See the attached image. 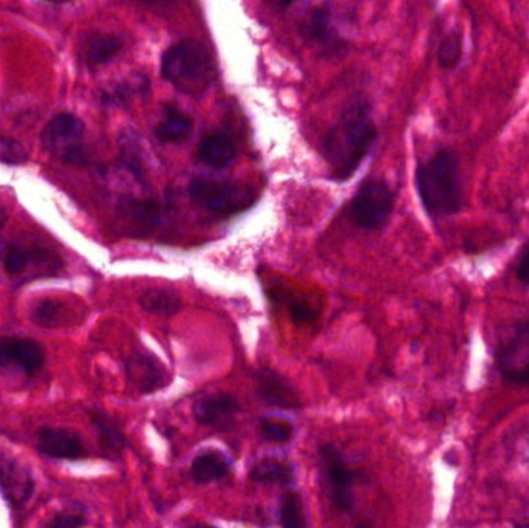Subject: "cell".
<instances>
[{
    "instance_id": "d4e9b609",
    "label": "cell",
    "mask_w": 529,
    "mask_h": 528,
    "mask_svg": "<svg viewBox=\"0 0 529 528\" xmlns=\"http://www.w3.org/2000/svg\"><path fill=\"white\" fill-rule=\"evenodd\" d=\"M279 522L282 528H310L304 498L297 491L288 490L280 496Z\"/></svg>"
},
{
    "instance_id": "d6a6232c",
    "label": "cell",
    "mask_w": 529,
    "mask_h": 528,
    "mask_svg": "<svg viewBox=\"0 0 529 528\" xmlns=\"http://www.w3.org/2000/svg\"><path fill=\"white\" fill-rule=\"evenodd\" d=\"M288 309L296 323H313L314 319L318 318V310L305 301H291Z\"/></svg>"
},
{
    "instance_id": "8fae6325",
    "label": "cell",
    "mask_w": 529,
    "mask_h": 528,
    "mask_svg": "<svg viewBox=\"0 0 529 528\" xmlns=\"http://www.w3.org/2000/svg\"><path fill=\"white\" fill-rule=\"evenodd\" d=\"M45 363L44 347L22 336L0 338V369L13 367L25 375H35Z\"/></svg>"
},
{
    "instance_id": "83f0119b",
    "label": "cell",
    "mask_w": 529,
    "mask_h": 528,
    "mask_svg": "<svg viewBox=\"0 0 529 528\" xmlns=\"http://www.w3.org/2000/svg\"><path fill=\"white\" fill-rule=\"evenodd\" d=\"M260 436L265 442L277 443V445H284L293 440L294 425L288 420L279 419V417H263L259 423Z\"/></svg>"
},
{
    "instance_id": "4fadbf2b",
    "label": "cell",
    "mask_w": 529,
    "mask_h": 528,
    "mask_svg": "<svg viewBox=\"0 0 529 528\" xmlns=\"http://www.w3.org/2000/svg\"><path fill=\"white\" fill-rule=\"evenodd\" d=\"M36 450L48 459L79 460L87 457L86 445L78 432L55 426L39 429Z\"/></svg>"
},
{
    "instance_id": "44dd1931",
    "label": "cell",
    "mask_w": 529,
    "mask_h": 528,
    "mask_svg": "<svg viewBox=\"0 0 529 528\" xmlns=\"http://www.w3.org/2000/svg\"><path fill=\"white\" fill-rule=\"evenodd\" d=\"M293 463L277 457H267L254 463L250 470V479L254 484L279 485V487H290L294 484Z\"/></svg>"
},
{
    "instance_id": "277c9868",
    "label": "cell",
    "mask_w": 529,
    "mask_h": 528,
    "mask_svg": "<svg viewBox=\"0 0 529 528\" xmlns=\"http://www.w3.org/2000/svg\"><path fill=\"white\" fill-rule=\"evenodd\" d=\"M189 196L203 210L225 217L245 213L259 200V192L251 185L206 179L192 180Z\"/></svg>"
},
{
    "instance_id": "e0dca14e",
    "label": "cell",
    "mask_w": 529,
    "mask_h": 528,
    "mask_svg": "<svg viewBox=\"0 0 529 528\" xmlns=\"http://www.w3.org/2000/svg\"><path fill=\"white\" fill-rule=\"evenodd\" d=\"M237 157L236 143L223 132H212L202 138L197 148V160L211 169H225Z\"/></svg>"
},
{
    "instance_id": "cb8c5ba5",
    "label": "cell",
    "mask_w": 529,
    "mask_h": 528,
    "mask_svg": "<svg viewBox=\"0 0 529 528\" xmlns=\"http://www.w3.org/2000/svg\"><path fill=\"white\" fill-rule=\"evenodd\" d=\"M140 304L147 313L171 318L183 307L180 295L172 288H149L140 296Z\"/></svg>"
},
{
    "instance_id": "30bf717a",
    "label": "cell",
    "mask_w": 529,
    "mask_h": 528,
    "mask_svg": "<svg viewBox=\"0 0 529 528\" xmlns=\"http://www.w3.org/2000/svg\"><path fill=\"white\" fill-rule=\"evenodd\" d=\"M240 409L242 406L234 395L216 392V394L205 395L195 400L192 405V415H194L195 422L203 428L226 432L233 429Z\"/></svg>"
},
{
    "instance_id": "7a4b0ae2",
    "label": "cell",
    "mask_w": 529,
    "mask_h": 528,
    "mask_svg": "<svg viewBox=\"0 0 529 528\" xmlns=\"http://www.w3.org/2000/svg\"><path fill=\"white\" fill-rule=\"evenodd\" d=\"M415 186L424 211L431 219L455 216L465 202L460 160L452 149H440L415 169Z\"/></svg>"
},
{
    "instance_id": "d6986e66",
    "label": "cell",
    "mask_w": 529,
    "mask_h": 528,
    "mask_svg": "<svg viewBox=\"0 0 529 528\" xmlns=\"http://www.w3.org/2000/svg\"><path fill=\"white\" fill-rule=\"evenodd\" d=\"M90 422L103 450L110 456H121L127 448V439L118 420L101 409H93L90 411Z\"/></svg>"
},
{
    "instance_id": "52a82bcc",
    "label": "cell",
    "mask_w": 529,
    "mask_h": 528,
    "mask_svg": "<svg viewBox=\"0 0 529 528\" xmlns=\"http://www.w3.org/2000/svg\"><path fill=\"white\" fill-rule=\"evenodd\" d=\"M395 210V194L383 180L362 183L350 205V216L358 227L376 231L389 222Z\"/></svg>"
},
{
    "instance_id": "836d02e7",
    "label": "cell",
    "mask_w": 529,
    "mask_h": 528,
    "mask_svg": "<svg viewBox=\"0 0 529 528\" xmlns=\"http://www.w3.org/2000/svg\"><path fill=\"white\" fill-rule=\"evenodd\" d=\"M516 276L525 287H529V242L520 251L517 259Z\"/></svg>"
},
{
    "instance_id": "484cf974",
    "label": "cell",
    "mask_w": 529,
    "mask_h": 528,
    "mask_svg": "<svg viewBox=\"0 0 529 528\" xmlns=\"http://www.w3.org/2000/svg\"><path fill=\"white\" fill-rule=\"evenodd\" d=\"M121 165L134 175L141 185H146V169H144L143 152L134 135L121 138Z\"/></svg>"
},
{
    "instance_id": "9c48e42d",
    "label": "cell",
    "mask_w": 529,
    "mask_h": 528,
    "mask_svg": "<svg viewBox=\"0 0 529 528\" xmlns=\"http://www.w3.org/2000/svg\"><path fill=\"white\" fill-rule=\"evenodd\" d=\"M127 381L138 394L151 395L168 388L171 375L151 352H135L124 361Z\"/></svg>"
},
{
    "instance_id": "74e56055",
    "label": "cell",
    "mask_w": 529,
    "mask_h": 528,
    "mask_svg": "<svg viewBox=\"0 0 529 528\" xmlns=\"http://www.w3.org/2000/svg\"><path fill=\"white\" fill-rule=\"evenodd\" d=\"M192 528H217V527H211V525H194Z\"/></svg>"
},
{
    "instance_id": "ba28073f",
    "label": "cell",
    "mask_w": 529,
    "mask_h": 528,
    "mask_svg": "<svg viewBox=\"0 0 529 528\" xmlns=\"http://www.w3.org/2000/svg\"><path fill=\"white\" fill-rule=\"evenodd\" d=\"M319 459H321L322 470L328 482V494H330L333 505L341 513H350L355 504V496H353L355 471L344 459V454L332 443L321 446Z\"/></svg>"
},
{
    "instance_id": "e575fe53",
    "label": "cell",
    "mask_w": 529,
    "mask_h": 528,
    "mask_svg": "<svg viewBox=\"0 0 529 528\" xmlns=\"http://www.w3.org/2000/svg\"><path fill=\"white\" fill-rule=\"evenodd\" d=\"M7 211L4 210V206L0 205V230L5 227V223H7Z\"/></svg>"
},
{
    "instance_id": "4316f807",
    "label": "cell",
    "mask_w": 529,
    "mask_h": 528,
    "mask_svg": "<svg viewBox=\"0 0 529 528\" xmlns=\"http://www.w3.org/2000/svg\"><path fill=\"white\" fill-rule=\"evenodd\" d=\"M463 53H465L463 35L458 30L449 31L448 35L441 39L438 47V62L443 69H455L460 66Z\"/></svg>"
},
{
    "instance_id": "f546056e",
    "label": "cell",
    "mask_w": 529,
    "mask_h": 528,
    "mask_svg": "<svg viewBox=\"0 0 529 528\" xmlns=\"http://www.w3.org/2000/svg\"><path fill=\"white\" fill-rule=\"evenodd\" d=\"M27 160V149L19 141L0 135V163H5V165H24Z\"/></svg>"
},
{
    "instance_id": "9a60e30c",
    "label": "cell",
    "mask_w": 529,
    "mask_h": 528,
    "mask_svg": "<svg viewBox=\"0 0 529 528\" xmlns=\"http://www.w3.org/2000/svg\"><path fill=\"white\" fill-rule=\"evenodd\" d=\"M0 491L13 507H22L35 491V479L25 465L0 454Z\"/></svg>"
},
{
    "instance_id": "3957f363",
    "label": "cell",
    "mask_w": 529,
    "mask_h": 528,
    "mask_svg": "<svg viewBox=\"0 0 529 528\" xmlns=\"http://www.w3.org/2000/svg\"><path fill=\"white\" fill-rule=\"evenodd\" d=\"M161 76L178 92L202 96L216 81V62L202 42L183 39L164 52Z\"/></svg>"
},
{
    "instance_id": "8d00e7d4",
    "label": "cell",
    "mask_w": 529,
    "mask_h": 528,
    "mask_svg": "<svg viewBox=\"0 0 529 528\" xmlns=\"http://www.w3.org/2000/svg\"><path fill=\"white\" fill-rule=\"evenodd\" d=\"M356 528H375V527H373V525L370 524V522L364 521V522H359V524L356 525Z\"/></svg>"
},
{
    "instance_id": "6da1fadb",
    "label": "cell",
    "mask_w": 529,
    "mask_h": 528,
    "mask_svg": "<svg viewBox=\"0 0 529 528\" xmlns=\"http://www.w3.org/2000/svg\"><path fill=\"white\" fill-rule=\"evenodd\" d=\"M378 129L367 101L356 100L342 112L338 123L328 132L322 154L336 182L349 180L372 151Z\"/></svg>"
},
{
    "instance_id": "4dcf8cb0",
    "label": "cell",
    "mask_w": 529,
    "mask_h": 528,
    "mask_svg": "<svg viewBox=\"0 0 529 528\" xmlns=\"http://www.w3.org/2000/svg\"><path fill=\"white\" fill-rule=\"evenodd\" d=\"M59 313H61V304L52 299H45V301L38 302V306L33 310V321L42 327L55 326L58 321Z\"/></svg>"
},
{
    "instance_id": "7c38bea8",
    "label": "cell",
    "mask_w": 529,
    "mask_h": 528,
    "mask_svg": "<svg viewBox=\"0 0 529 528\" xmlns=\"http://www.w3.org/2000/svg\"><path fill=\"white\" fill-rule=\"evenodd\" d=\"M305 41L324 55H339L347 45L339 35L333 16L327 8H316L301 22Z\"/></svg>"
},
{
    "instance_id": "7402d4cb",
    "label": "cell",
    "mask_w": 529,
    "mask_h": 528,
    "mask_svg": "<svg viewBox=\"0 0 529 528\" xmlns=\"http://www.w3.org/2000/svg\"><path fill=\"white\" fill-rule=\"evenodd\" d=\"M194 121L183 114L177 107L168 106L164 109L163 118L155 127V137L166 144L183 143L191 137Z\"/></svg>"
},
{
    "instance_id": "8992f818",
    "label": "cell",
    "mask_w": 529,
    "mask_h": 528,
    "mask_svg": "<svg viewBox=\"0 0 529 528\" xmlns=\"http://www.w3.org/2000/svg\"><path fill=\"white\" fill-rule=\"evenodd\" d=\"M84 131L86 124L81 118L69 112H61L45 124L41 134L42 146L61 162L86 165L89 158L81 144Z\"/></svg>"
},
{
    "instance_id": "f1b7e54d",
    "label": "cell",
    "mask_w": 529,
    "mask_h": 528,
    "mask_svg": "<svg viewBox=\"0 0 529 528\" xmlns=\"http://www.w3.org/2000/svg\"><path fill=\"white\" fill-rule=\"evenodd\" d=\"M147 89V83L143 78L137 81H127V83L120 84V86L113 87L109 92L101 95V101L107 106H120V104L129 101L132 96L143 93Z\"/></svg>"
},
{
    "instance_id": "ffe728a7",
    "label": "cell",
    "mask_w": 529,
    "mask_h": 528,
    "mask_svg": "<svg viewBox=\"0 0 529 528\" xmlns=\"http://www.w3.org/2000/svg\"><path fill=\"white\" fill-rule=\"evenodd\" d=\"M231 460L217 450L200 451L191 462V477L200 485L212 484L228 476Z\"/></svg>"
},
{
    "instance_id": "5b68a950",
    "label": "cell",
    "mask_w": 529,
    "mask_h": 528,
    "mask_svg": "<svg viewBox=\"0 0 529 528\" xmlns=\"http://www.w3.org/2000/svg\"><path fill=\"white\" fill-rule=\"evenodd\" d=\"M494 366L503 380L529 388V318L512 324L497 343Z\"/></svg>"
},
{
    "instance_id": "ac0fdd59",
    "label": "cell",
    "mask_w": 529,
    "mask_h": 528,
    "mask_svg": "<svg viewBox=\"0 0 529 528\" xmlns=\"http://www.w3.org/2000/svg\"><path fill=\"white\" fill-rule=\"evenodd\" d=\"M121 50H123V42L118 36L92 33L82 41L79 55L89 69H98L117 58Z\"/></svg>"
},
{
    "instance_id": "2e32d148",
    "label": "cell",
    "mask_w": 529,
    "mask_h": 528,
    "mask_svg": "<svg viewBox=\"0 0 529 528\" xmlns=\"http://www.w3.org/2000/svg\"><path fill=\"white\" fill-rule=\"evenodd\" d=\"M118 214L129 223L135 234H146L163 222L164 208L155 199L123 197L118 203Z\"/></svg>"
},
{
    "instance_id": "5bb4252c",
    "label": "cell",
    "mask_w": 529,
    "mask_h": 528,
    "mask_svg": "<svg viewBox=\"0 0 529 528\" xmlns=\"http://www.w3.org/2000/svg\"><path fill=\"white\" fill-rule=\"evenodd\" d=\"M257 394L263 403L284 411H296L302 408L301 394L294 388L290 378L280 372L262 367L256 374Z\"/></svg>"
},
{
    "instance_id": "d590c367",
    "label": "cell",
    "mask_w": 529,
    "mask_h": 528,
    "mask_svg": "<svg viewBox=\"0 0 529 528\" xmlns=\"http://www.w3.org/2000/svg\"><path fill=\"white\" fill-rule=\"evenodd\" d=\"M514 528H529V519L528 521L516 522V524H514Z\"/></svg>"
},
{
    "instance_id": "1f68e13d",
    "label": "cell",
    "mask_w": 529,
    "mask_h": 528,
    "mask_svg": "<svg viewBox=\"0 0 529 528\" xmlns=\"http://www.w3.org/2000/svg\"><path fill=\"white\" fill-rule=\"evenodd\" d=\"M86 524L87 518L84 516V513H78V511H62L52 521L48 522L45 528H84Z\"/></svg>"
},
{
    "instance_id": "603a6c76",
    "label": "cell",
    "mask_w": 529,
    "mask_h": 528,
    "mask_svg": "<svg viewBox=\"0 0 529 528\" xmlns=\"http://www.w3.org/2000/svg\"><path fill=\"white\" fill-rule=\"evenodd\" d=\"M59 264L58 259H53L50 253L44 250H31L22 245H8L2 254V267L8 275H22L31 265Z\"/></svg>"
}]
</instances>
